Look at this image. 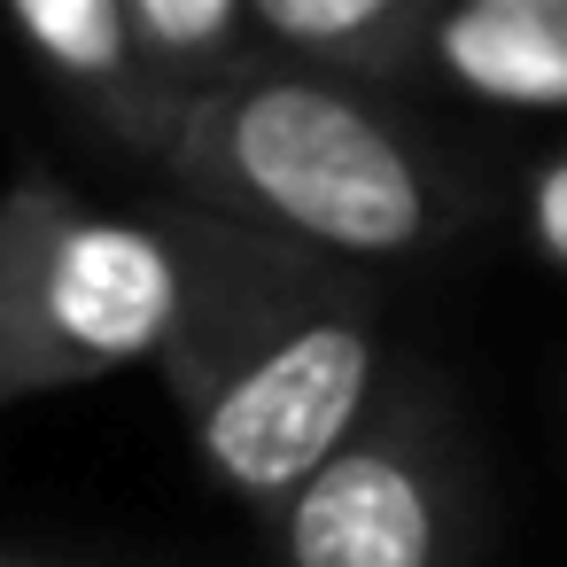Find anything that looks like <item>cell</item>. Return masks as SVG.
Returning <instances> with one entry per match:
<instances>
[{"mask_svg":"<svg viewBox=\"0 0 567 567\" xmlns=\"http://www.w3.org/2000/svg\"><path fill=\"white\" fill-rule=\"evenodd\" d=\"M0 567H48V559H9V551H0Z\"/></svg>","mask_w":567,"mask_h":567,"instance_id":"obj_10","label":"cell"},{"mask_svg":"<svg viewBox=\"0 0 567 567\" xmlns=\"http://www.w3.org/2000/svg\"><path fill=\"white\" fill-rule=\"evenodd\" d=\"M435 9L443 0H249L265 48L319 63V71H342L358 86L412 79Z\"/></svg>","mask_w":567,"mask_h":567,"instance_id":"obj_7","label":"cell"},{"mask_svg":"<svg viewBox=\"0 0 567 567\" xmlns=\"http://www.w3.org/2000/svg\"><path fill=\"white\" fill-rule=\"evenodd\" d=\"M156 218L179 241V319L156 350L164 396L210 482L272 520L396 373L381 303L358 257L265 218L179 187Z\"/></svg>","mask_w":567,"mask_h":567,"instance_id":"obj_1","label":"cell"},{"mask_svg":"<svg viewBox=\"0 0 567 567\" xmlns=\"http://www.w3.org/2000/svg\"><path fill=\"white\" fill-rule=\"evenodd\" d=\"M536 234H544V249L567 257V164L536 179Z\"/></svg>","mask_w":567,"mask_h":567,"instance_id":"obj_9","label":"cell"},{"mask_svg":"<svg viewBox=\"0 0 567 567\" xmlns=\"http://www.w3.org/2000/svg\"><path fill=\"white\" fill-rule=\"evenodd\" d=\"M420 71L489 110H567V0H443Z\"/></svg>","mask_w":567,"mask_h":567,"instance_id":"obj_6","label":"cell"},{"mask_svg":"<svg viewBox=\"0 0 567 567\" xmlns=\"http://www.w3.org/2000/svg\"><path fill=\"white\" fill-rule=\"evenodd\" d=\"M179 319V241L24 164L0 187V412L156 365Z\"/></svg>","mask_w":567,"mask_h":567,"instance_id":"obj_3","label":"cell"},{"mask_svg":"<svg viewBox=\"0 0 567 567\" xmlns=\"http://www.w3.org/2000/svg\"><path fill=\"white\" fill-rule=\"evenodd\" d=\"M474 528L466 443L443 381L396 365L373 412L272 513L280 567H458Z\"/></svg>","mask_w":567,"mask_h":567,"instance_id":"obj_4","label":"cell"},{"mask_svg":"<svg viewBox=\"0 0 567 567\" xmlns=\"http://www.w3.org/2000/svg\"><path fill=\"white\" fill-rule=\"evenodd\" d=\"M9 24L32 48V63L48 71V86L117 148L141 164H164L179 125H187V94L156 71L133 0H9Z\"/></svg>","mask_w":567,"mask_h":567,"instance_id":"obj_5","label":"cell"},{"mask_svg":"<svg viewBox=\"0 0 567 567\" xmlns=\"http://www.w3.org/2000/svg\"><path fill=\"white\" fill-rule=\"evenodd\" d=\"M164 172L179 195L265 218L358 265L420 257L466 210L451 172L396 117H381L358 79L280 48H257L195 94Z\"/></svg>","mask_w":567,"mask_h":567,"instance_id":"obj_2","label":"cell"},{"mask_svg":"<svg viewBox=\"0 0 567 567\" xmlns=\"http://www.w3.org/2000/svg\"><path fill=\"white\" fill-rule=\"evenodd\" d=\"M133 24H141L156 71L187 94V110L203 86H218L226 71H241L265 48L249 0H133Z\"/></svg>","mask_w":567,"mask_h":567,"instance_id":"obj_8","label":"cell"}]
</instances>
